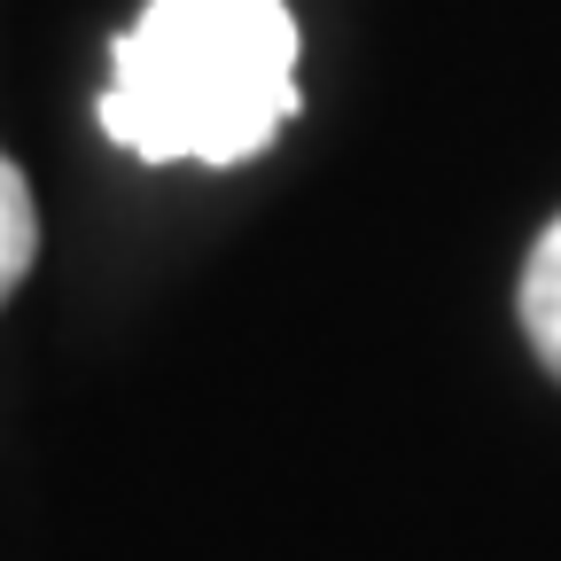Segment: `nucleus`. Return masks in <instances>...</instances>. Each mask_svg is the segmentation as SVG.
I'll list each match as a JSON object with an SVG mask.
<instances>
[{
	"label": "nucleus",
	"instance_id": "1",
	"mask_svg": "<svg viewBox=\"0 0 561 561\" xmlns=\"http://www.w3.org/2000/svg\"><path fill=\"white\" fill-rule=\"evenodd\" d=\"M297 117L280 0H149L110 47L102 133L140 164H250Z\"/></svg>",
	"mask_w": 561,
	"mask_h": 561
},
{
	"label": "nucleus",
	"instance_id": "2",
	"mask_svg": "<svg viewBox=\"0 0 561 561\" xmlns=\"http://www.w3.org/2000/svg\"><path fill=\"white\" fill-rule=\"evenodd\" d=\"M515 305H523V335H530V351H538V367L561 382V219L538 234Z\"/></svg>",
	"mask_w": 561,
	"mask_h": 561
},
{
	"label": "nucleus",
	"instance_id": "3",
	"mask_svg": "<svg viewBox=\"0 0 561 561\" xmlns=\"http://www.w3.org/2000/svg\"><path fill=\"white\" fill-rule=\"evenodd\" d=\"M32 257H39V210H32L24 172H16L9 157H0V305H9V297L24 289Z\"/></svg>",
	"mask_w": 561,
	"mask_h": 561
}]
</instances>
